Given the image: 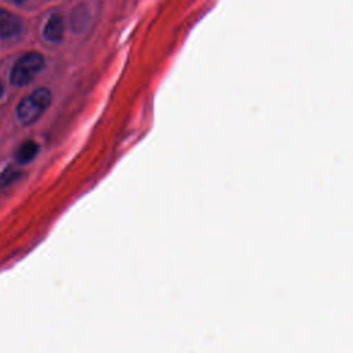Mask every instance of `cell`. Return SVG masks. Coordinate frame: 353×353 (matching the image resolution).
I'll return each instance as SVG.
<instances>
[{"mask_svg": "<svg viewBox=\"0 0 353 353\" xmlns=\"http://www.w3.org/2000/svg\"><path fill=\"white\" fill-rule=\"evenodd\" d=\"M51 103V92L46 87L32 91L22 98L17 106V119L21 124L28 125L34 123Z\"/></svg>", "mask_w": 353, "mask_h": 353, "instance_id": "6da1fadb", "label": "cell"}, {"mask_svg": "<svg viewBox=\"0 0 353 353\" xmlns=\"http://www.w3.org/2000/svg\"><path fill=\"white\" fill-rule=\"evenodd\" d=\"M44 68V57L37 51H30L22 55L12 66L10 81L12 85L22 87L29 84L34 76Z\"/></svg>", "mask_w": 353, "mask_h": 353, "instance_id": "7a4b0ae2", "label": "cell"}, {"mask_svg": "<svg viewBox=\"0 0 353 353\" xmlns=\"http://www.w3.org/2000/svg\"><path fill=\"white\" fill-rule=\"evenodd\" d=\"M63 32H65L63 18L62 15L55 12L46 22V26L43 29V36L50 43H59L63 39Z\"/></svg>", "mask_w": 353, "mask_h": 353, "instance_id": "3957f363", "label": "cell"}, {"mask_svg": "<svg viewBox=\"0 0 353 353\" xmlns=\"http://www.w3.org/2000/svg\"><path fill=\"white\" fill-rule=\"evenodd\" d=\"M21 30V21L14 14L0 8V39H8L18 34Z\"/></svg>", "mask_w": 353, "mask_h": 353, "instance_id": "277c9868", "label": "cell"}, {"mask_svg": "<svg viewBox=\"0 0 353 353\" xmlns=\"http://www.w3.org/2000/svg\"><path fill=\"white\" fill-rule=\"evenodd\" d=\"M39 152V145L34 141H26L23 142L18 152H17V161L21 164H25L28 161H30Z\"/></svg>", "mask_w": 353, "mask_h": 353, "instance_id": "5b68a950", "label": "cell"}, {"mask_svg": "<svg viewBox=\"0 0 353 353\" xmlns=\"http://www.w3.org/2000/svg\"><path fill=\"white\" fill-rule=\"evenodd\" d=\"M4 95V85H3V83L0 81V98Z\"/></svg>", "mask_w": 353, "mask_h": 353, "instance_id": "8992f818", "label": "cell"}, {"mask_svg": "<svg viewBox=\"0 0 353 353\" xmlns=\"http://www.w3.org/2000/svg\"><path fill=\"white\" fill-rule=\"evenodd\" d=\"M12 1H15V3H23V1H26V0H12Z\"/></svg>", "mask_w": 353, "mask_h": 353, "instance_id": "52a82bcc", "label": "cell"}]
</instances>
